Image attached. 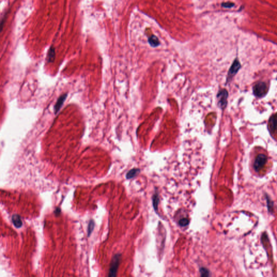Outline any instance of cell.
Instances as JSON below:
<instances>
[{
  "label": "cell",
  "instance_id": "obj_6",
  "mask_svg": "<svg viewBox=\"0 0 277 277\" xmlns=\"http://www.w3.org/2000/svg\"><path fill=\"white\" fill-rule=\"evenodd\" d=\"M269 129L271 133H277V113L272 115L269 121Z\"/></svg>",
  "mask_w": 277,
  "mask_h": 277
},
{
  "label": "cell",
  "instance_id": "obj_1",
  "mask_svg": "<svg viewBox=\"0 0 277 277\" xmlns=\"http://www.w3.org/2000/svg\"><path fill=\"white\" fill-rule=\"evenodd\" d=\"M269 88L264 82H258L253 87V93L255 96L261 98L267 94Z\"/></svg>",
  "mask_w": 277,
  "mask_h": 277
},
{
  "label": "cell",
  "instance_id": "obj_7",
  "mask_svg": "<svg viewBox=\"0 0 277 277\" xmlns=\"http://www.w3.org/2000/svg\"><path fill=\"white\" fill-rule=\"evenodd\" d=\"M67 97V94L66 93V94H63L62 95H61L58 98V99L57 100V102L54 106L55 113L57 114L59 111L61 107H62V106L64 103V102L65 101V100L66 99Z\"/></svg>",
  "mask_w": 277,
  "mask_h": 277
},
{
  "label": "cell",
  "instance_id": "obj_11",
  "mask_svg": "<svg viewBox=\"0 0 277 277\" xmlns=\"http://www.w3.org/2000/svg\"><path fill=\"white\" fill-rule=\"evenodd\" d=\"M139 172H140V170L138 169H133L130 170L126 174V178L128 179L134 178L137 176V174L139 173Z\"/></svg>",
  "mask_w": 277,
  "mask_h": 277
},
{
  "label": "cell",
  "instance_id": "obj_2",
  "mask_svg": "<svg viewBox=\"0 0 277 277\" xmlns=\"http://www.w3.org/2000/svg\"><path fill=\"white\" fill-rule=\"evenodd\" d=\"M121 254H116L112 258L109 268L108 277H117V269L121 260Z\"/></svg>",
  "mask_w": 277,
  "mask_h": 277
},
{
  "label": "cell",
  "instance_id": "obj_13",
  "mask_svg": "<svg viewBox=\"0 0 277 277\" xmlns=\"http://www.w3.org/2000/svg\"><path fill=\"white\" fill-rule=\"evenodd\" d=\"M266 200H267V208L268 211L272 213L273 211V203L269 198L266 195Z\"/></svg>",
  "mask_w": 277,
  "mask_h": 277
},
{
  "label": "cell",
  "instance_id": "obj_15",
  "mask_svg": "<svg viewBox=\"0 0 277 277\" xmlns=\"http://www.w3.org/2000/svg\"><path fill=\"white\" fill-rule=\"evenodd\" d=\"M179 224L180 226H181L182 227L186 226L189 224V220L187 218L182 219L179 221Z\"/></svg>",
  "mask_w": 277,
  "mask_h": 277
},
{
  "label": "cell",
  "instance_id": "obj_14",
  "mask_svg": "<svg viewBox=\"0 0 277 277\" xmlns=\"http://www.w3.org/2000/svg\"><path fill=\"white\" fill-rule=\"evenodd\" d=\"M94 227V223L93 220L90 221V224L88 225V235L90 236L92 233V231L93 230Z\"/></svg>",
  "mask_w": 277,
  "mask_h": 277
},
{
  "label": "cell",
  "instance_id": "obj_5",
  "mask_svg": "<svg viewBox=\"0 0 277 277\" xmlns=\"http://www.w3.org/2000/svg\"><path fill=\"white\" fill-rule=\"evenodd\" d=\"M267 157L266 155L263 154H259L256 157V160L253 164V167L256 172H259L263 166H265L267 162Z\"/></svg>",
  "mask_w": 277,
  "mask_h": 277
},
{
  "label": "cell",
  "instance_id": "obj_16",
  "mask_svg": "<svg viewBox=\"0 0 277 277\" xmlns=\"http://www.w3.org/2000/svg\"><path fill=\"white\" fill-rule=\"evenodd\" d=\"M159 203V196L157 194H155L153 197V205L155 210L157 209V206Z\"/></svg>",
  "mask_w": 277,
  "mask_h": 277
},
{
  "label": "cell",
  "instance_id": "obj_9",
  "mask_svg": "<svg viewBox=\"0 0 277 277\" xmlns=\"http://www.w3.org/2000/svg\"><path fill=\"white\" fill-rule=\"evenodd\" d=\"M149 45L153 47H158L160 45V41L155 35H151L150 37H149Z\"/></svg>",
  "mask_w": 277,
  "mask_h": 277
},
{
  "label": "cell",
  "instance_id": "obj_8",
  "mask_svg": "<svg viewBox=\"0 0 277 277\" xmlns=\"http://www.w3.org/2000/svg\"><path fill=\"white\" fill-rule=\"evenodd\" d=\"M12 221L16 228H20L22 225L21 217L18 215H14L12 216Z\"/></svg>",
  "mask_w": 277,
  "mask_h": 277
},
{
  "label": "cell",
  "instance_id": "obj_3",
  "mask_svg": "<svg viewBox=\"0 0 277 277\" xmlns=\"http://www.w3.org/2000/svg\"><path fill=\"white\" fill-rule=\"evenodd\" d=\"M228 93L226 90L221 89L217 94L218 105L221 109H224L227 105V98Z\"/></svg>",
  "mask_w": 277,
  "mask_h": 277
},
{
  "label": "cell",
  "instance_id": "obj_4",
  "mask_svg": "<svg viewBox=\"0 0 277 277\" xmlns=\"http://www.w3.org/2000/svg\"><path fill=\"white\" fill-rule=\"evenodd\" d=\"M241 67H242V66H241V64H240L239 60L238 59H235L232 64L231 65V66L229 69V70H228V74H227V77L226 83L230 82L231 80H232L233 78L238 73L239 70H240V69L241 68Z\"/></svg>",
  "mask_w": 277,
  "mask_h": 277
},
{
  "label": "cell",
  "instance_id": "obj_12",
  "mask_svg": "<svg viewBox=\"0 0 277 277\" xmlns=\"http://www.w3.org/2000/svg\"><path fill=\"white\" fill-rule=\"evenodd\" d=\"M200 277H209V271L205 267L200 268Z\"/></svg>",
  "mask_w": 277,
  "mask_h": 277
},
{
  "label": "cell",
  "instance_id": "obj_17",
  "mask_svg": "<svg viewBox=\"0 0 277 277\" xmlns=\"http://www.w3.org/2000/svg\"><path fill=\"white\" fill-rule=\"evenodd\" d=\"M221 6L225 8H232L234 6V3L231 2H224L221 4Z\"/></svg>",
  "mask_w": 277,
  "mask_h": 277
},
{
  "label": "cell",
  "instance_id": "obj_10",
  "mask_svg": "<svg viewBox=\"0 0 277 277\" xmlns=\"http://www.w3.org/2000/svg\"><path fill=\"white\" fill-rule=\"evenodd\" d=\"M55 57V52L54 48L51 47L48 52L47 61L48 62H52L54 60Z\"/></svg>",
  "mask_w": 277,
  "mask_h": 277
}]
</instances>
